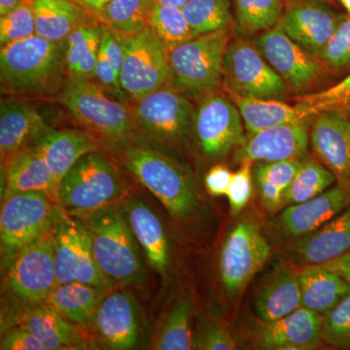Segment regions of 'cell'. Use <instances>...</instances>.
Returning <instances> with one entry per match:
<instances>
[{
	"instance_id": "6da1fadb",
	"label": "cell",
	"mask_w": 350,
	"mask_h": 350,
	"mask_svg": "<svg viewBox=\"0 0 350 350\" xmlns=\"http://www.w3.org/2000/svg\"><path fill=\"white\" fill-rule=\"evenodd\" d=\"M125 169L174 217L186 219L199 206L192 174L181 163L137 135L109 146Z\"/></svg>"
},
{
	"instance_id": "7a4b0ae2",
	"label": "cell",
	"mask_w": 350,
	"mask_h": 350,
	"mask_svg": "<svg viewBox=\"0 0 350 350\" xmlns=\"http://www.w3.org/2000/svg\"><path fill=\"white\" fill-rule=\"evenodd\" d=\"M64 42L33 36L0 50L2 92L22 98L57 94L68 79Z\"/></svg>"
},
{
	"instance_id": "3957f363",
	"label": "cell",
	"mask_w": 350,
	"mask_h": 350,
	"mask_svg": "<svg viewBox=\"0 0 350 350\" xmlns=\"http://www.w3.org/2000/svg\"><path fill=\"white\" fill-rule=\"evenodd\" d=\"M89 230L94 260L114 285L142 286L146 271L138 243L121 202L81 217Z\"/></svg>"
},
{
	"instance_id": "277c9868",
	"label": "cell",
	"mask_w": 350,
	"mask_h": 350,
	"mask_svg": "<svg viewBox=\"0 0 350 350\" xmlns=\"http://www.w3.org/2000/svg\"><path fill=\"white\" fill-rule=\"evenodd\" d=\"M57 100L76 123L108 146L137 133L133 103L113 96L94 80L66 79Z\"/></svg>"
},
{
	"instance_id": "5b68a950",
	"label": "cell",
	"mask_w": 350,
	"mask_h": 350,
	"mask_svg": "<svg viewBox=\"0 0 350 350\" xmlns=\"http://www.w3.org/2000/svg\"><path fill=\"white\" fill-rule=\"evenodd\" d=\"M129 186L119 167L100 149L82 156L64 177L57 204L81 218L96 209L122 202Z\"/></svg>"
},
{
	"instance_id": "8992f818",
	"label": "cell",
	"mask_w": 350,
	"mask_h": 350,
	"mask_svg": "<svg viewBox=\"0 0 350 350\" xmlns=\"http://www.w3.org/2000/svg\"><path fill=\"white\" fill-rule=\"evenodd\" d=\"M230 29L193 38L169 53L167 86L187 98H202L222 84Z\"/></svg>"
},
{
	"instance_id": "52a82bcc",
	"label": "cell",
	"mask_w": 350,
	"mask_h": 350,
	"mask_svg": "<svg viewBox=\"0 0 350 350\" xmlns=\"http://www.w3.org/2000/svg\"><path fill=\"white\" fill-rule=\"evenodd\" d=\"M52 228L57 284L81 282L105 289L115 286L94 260L91 234L81 218L57 204Z\"/></svg>"
},
{
	"instance_id": "ba28073f",
	"label": "cell",
	"mask_w": 350,
	"mask_h": 350,
	"mask_svg": "<svg viewBox=\"0 0 350 350\" xmlns=\"http://www.w3.org/2000/svg\"><path fill=\"white\" fill-rule=\"evenodd\" d=\"M2 202L0 247L6 271L21 251L52 228L57 204L42 192L19 193Z\"/></svg>"
},
{
	"instance_id": "9c48e42d",
	"label": "cell",
	"mask_w": 350,
	"mask_h": 350,
	"mask_svg": "<svg viewBox=\"0 0 350 350\" xmlns=\"http://www.w3.org/2000/svg\"><path fill=\"white\" fill-rule=\"evenodd\" d=\"M223 86L230 96L282 100L289 93L286 82L269 66L257 45L236 39L226 50Z\"/></svg>"
},
{
	"instance_id": "30bf717a",
	"label": "cell",
	"mask_w": 350,
	"mask_h": 350,
	"mask_svg": "<svg viewBox=\"0 0 350 350\" xmlns=\"http://www.w3.org/2000/svg\"><path fill=\"white\" fill-rule=\"evenodd\" d=\"M138 131L165 147L183 146L195 131L196 112L187 96L165 86L133 103Z\"/></svg>"
},
{
	"instance_id": "8fae6325",
	"label": "cell",
	"mask_w": 350,
	"mask_h": 350,
	"mask_svg": "<svg viewBox=\"0 0 350 350\" xmlns=\"http://www.w3.org/2000/svg\"><path fill=\"white\" fill-rule=\"evenodd\" d=\"M5 271V291L20 305L44 303L57 285L53 228L21 251Z\"/></svg>"
},
{
	"instance_id": "7c38bea8",
	"label": "cell",
	"mask_w": 350,
	"mask_h": 350,
	"mask_svg": "<svg viewBox=\"0 0 350 350\" xmlns=\"http://www.w3.org/2000/svg\"><path fill=\"white\" fill-rule=\"evenodd\" d=\"M122 41L125 57L120 84L129 100L135 103L167 86L169 53L150 27Z\"/></svg>"
},
{
	"instance_id": "4fadbf2b",
	"label": "cell",
	"mask_w": 350,
	"mask_h": 350,
	"mask_svg": "<svg viewBox=\"0 0 350 350\" xmlns=\"http://www.w3.org/2000/svg\"><path fill=\"white\" fill-rule=\"evenodd\" d=\"M243 120L231 98L216 93L200 100L196 111L195 133L202 153L220 160L245 142Z\"/></svg>"
},
{
	"instance_id": "5bb4252c",
	"label": "cell",
	"mask_w": 350,
	"mask_h": 350,
	"mask_svg": "<svg viewBox=\"0 0 350 350\" xmlns=\"http://www.w3.org/2000/svg\"><path fill=\"white\" fill-rule=\"evenodd\" d=\"M269 255L271 246L256 224L244 221L232 230L219 260L221 282L229 296L241 293Z\"/></svg>"
},
{
	"instance_id": "9a60e30c",
	"label": "cell",
	"mask_w": 350,
	"mask_h": 350,
	"mask_svg": "<svg viewBox=\"0 0 350 350\" xmlns=\"http://www.w3.org/2000/svg\"><path fill=\"white\" fill-rule=\"evenodd\" d=\"M256 45L269 66L296 93H305L323 77V63L292 40L280 23L258 36Z\"/></svg>"
},
{
	"instance_id": "2e32d148",
	"label": "cell",
	"mask_w": 350,
	"mask_h": 350,
	"mask_svg": "<svg viewBox=\"0 0 350 350\" xmlns=\"http://www.w3.org/2000/svg\"><path fill=\"white\" fill-rule=\"evenodd\" d=\"M345 17L324 0H289L280 24L292 40L319 57Z\"/></svg>"
},
{
	"instance_id": "e0dca14e",
	"label": "cell",
	"mask_w": 350,
	"mask_h": 350,
	"mask_svg": "<svg viewBox=\"0 0 350 350\" xmlns=\"http://www.w3.org/2000/svg\"><path fill=\"white\" fill-rule=\"evenodd\" d=\"M91 324L105 349H135L142 334V315L135 296L125 290H109Z\"/></svg>"
},
{
	"instance_id": "ac0fdd59",
	"label": "cell",
	"mask_w": 350,
	"mask_h": 350,
	"mask_svg": "<svg viewBox=\"0 0 350 350\" xmlns=\"http://www.w3.org/2000/svg\"><path fill=\"white\" fill-rule=\"evenodd\" d=\"M308 120L250 133L245 142L237 149L236 160L269 163L303 159L310 140Z\"/></svg>"
},
{
	"instance_id": "d6986e66",
	"label": "cell",
	"mask_w": 350,
	"mask_h": 350,
	"mask_svg": "<svg viewBox=\"0 0 350 350\" xmlns=\"http://www.w3.org/2000/svg\"><path fill=\"white\" fill-rule=\"evenodd\" d=\"M310 144L320 162L350 189V118L344 113L324 111L314 117Z\"/></svg>"
},
{
	"instance_id": "ffe728a7",
	"label": "cell",
	"mask_w": 350,
	"mask_h": 350,
	"mask_svg": "<svg viewBox=\"0 0 350 350\" xmlns=\"http://www.w3.org/2000/svg\"><path fill=\"white\" fill-rule=\"evenodd\" d=\"M349 206L350 189L338 183L313 199L290 204L278 216L276 225L286 238H303L317 231Z\"/></svg>"
},
{
	"instance_id": "44dd1931",
	"label": "cell",
	"mask_w": 350,
	"mask_h": 350,
	"mask_svg": "<svg viewBox=\"0 0 350 350\" xmlns=\"http://www.w3.org/2000/svg\"><path fill=\"white\" fill-rule=\"evenodd\" d=\"M261 322L255 333L262 349H312L322 340L323 317L304 306L282 319Z\"/></svg>"
},
{
	"instance_id": "7402d4cb",
	"label": "cell",
	"mask_w": 350,
	"mask_h": 350,
	"mask_svg": "<svg viewBox=\"0 0 350 350\" xmlns=\"http://www.w3.org/2000/svg\"><path fill=\"white\" fill-rule=\"evenodd\" d=\"M50 126L33 103L25 98H5L0 105V154L5 163L31 146Z\"/></svg>"
},
{
	"instance_id": "603a6c76",
	"label": "cell",
	"mask_w": 350,
	"mask_h": 350,
	"mask_svg": "<svg viewBox=\"0 0 350 350\" xmlns=\"http://www.w3.org/2000/svg\"><path fill=\"white\" fill-rule=\"evenodd\" d=\"M121 204L149 266L162 278H167L172 253L169 237L162 220L137 196L129 195Z\"/></svg>"
},
{
	"instance_id": "cb8c5ba5",
	"label": "cell",
	"mask_w": 350,
	"mask_h": 350,
	"mask_svg": "<svg viewBox=\"0 0 350 350\" xmlns=\"http://www.w3.org/2000/svg\"><path fill=\"white\" fill-rule=\"evenodd\" d=\"M350 250V206L317 231L300 238L291 247L295 262L319 265L342 256Z\"/></svg>"
},
{
	"instance_id": "d4e9b609",
	"label": "cell",
	"mask_w": 350,
	"mask_h": 350,
	"mask_svg": "<svg viewBox=\"0 0 350 350\" xmlns=\"http://www.w3.org/2000/svg\"><path fill=\"white\" fill-rule=\"evenodd\" d=\"M33 144L49 167L57 189L82 156L100 149L93 135L88 131L72 129H48Z\"/></svg>"
},
{
	"instance_id": "484cf974",
	"label": "cell",
	"mask_w": 350,
	"mask_h": 350,
	"mask_svg": "<svg viewBox=\"0 0 350 350\" xmlns=\"http://www.w3.org/2000/svg\"><path fill=\"white\" fill-rule=\"evenodd\" d=\"M1 165L6 181L2 200L19 193L42 192L57 204L59 189L49 167L36 145L32 144L18 152Z\"/></svg>"
},
{
	"instance_id": "4316f807",
	"label": "cell",
	"mask_w": 350,
	"mask_h": 350,
	"mask_svg": "<svg viewBox=\"0 0 350 350\" xmlns=\"http://www.w3.org/2000/svg\"><path fill=\"white\" fill-rule=\"evenodd\" d=\"M15 320V325L31 332L46 350L87 349L79 327L47 304L25 306Z\"/></svg>"
},
{
	"instance_id": "83f0119b",
	"label": "cell",
	"mask_w": 350,
	"mask_h": 350,
	"mask_svg": "<svg viewBox=\"0 0 350 350\" xmlns=\"http://www.w3.org/2000/svg\"><path fill=\"white\" fill-rule=\"evenodd\" d=\"M301 306L299 273L288 267L276 269L260 288L254 300L255 314L264 322L282 319Z\"/></svg>"
},
{
	"instance_id": "f1b7e54d",
	"label": "cell",
	"mask_w": 350,
	"mask_h": 350,
	"mask_svg": "<svg viewBox=\"0 0 350 350\" xmlns=\"http://www.w3.org/2000/svg\"><path fill=\"white\" fill-rule=\"evenodd\" d=\"M103 25L93 15L64 40V62L68 79L94 80Z\"/></svg>"
},
{
	"instance_id": "f546056e",
	"label": "cell",
	"mask_w": 350,
	"mask_h": 350,
	"mask_svg": "<svg viewBox=\"0 0 350 350\" xmlns=\"http://www.w3.org/2000/svg\"><path fill=\"white\" fill-rule=\"evenodd\" d=\"M301 306L324 315L350 294V286L337 273L320 265L306 266L299 273Z\"/></svg>"
},
{
	"instance_id": "4dcf8cb0",
	"label": "cell",
	"mask_w": 350,
	"mask_h": 350,
	"mask_svg": "<svg viewBox=\"0 0 350 350\" xmlns=\"http://www.w3.org/2000/svg\"><path fill=\"white\" fill-rule=\"evenodd\" d=\"M111 289L81 282L57 284L44 303L75 325H88L105 295Z\"/></svg>"
},
{
	"instance_id": "1f68e13d",
	"label": "cell",
	"mask_w": 350,
	"mask_h": 350,
	"mask_svg": "<svg viewBox=\"0 0 350 350\" xmlns=\"http://www.w3.org/2000/svg\"><path fill=\"white\" fill-rule=\"evenodd\" d=\"M36 36L63 43L92 14L71 0H34Z\"/></svg>"
},
{
	"instance_id": "d6a6232c",
	"label": "cell",
	"mask_w": 350,
	"mask_h": 350,
	"mask_svg": "<svg viewBox=\"0 0 350 350\" xmlns=\"http://www.w3.org/2000/svg\"><path fill=\"white\" fill-rule=\"evenodd\" d=\"M154 5L153 0H110L94 17L117 38L124 40L149 27Z\"/></svg>"
},
{
	"instance_id": "836d02e7",
	"label": "cell",
	"mask_w": 350,
	"mask_h": 350,
	"mask_svg": "<svg viewBox=\"0 0 350 350\" xmlns=\"http://www.w3.org/2000/svg\"><path fill=\"white\" fill-rule=\"evenodd\" d=\"M192 301L188 297L175 301L155 332L151 349L157 350L195 349L192 331Z\"/></svg>"
},
{
	"instance_id": "e575fe53",
	"label": "cell",
	"mask_w": 350,
	"mask_h": 350,
	"mask_svg": "<svg viewBox=\"0 0 350 350\" xmlns=\"http://www.w3.org/2000/svg\"><path fill=\"white\" fill-rule=\"evenodd\" d=\"M238 107L244 126L248 133L301 121L300 111L296 105H290L280 100H257L230 96Z\"/></svg>"
},
{
	"instance_id": "d590c367",
	"label": "cell",
	"mask_w": 350,
	"mask_h": 350,
	"mask_svg": "<svg viewBox=\"0 0 350 350\" xmlns=\"http://www.w3.org/2000/svg\"><path fill=\"white\" fill-rule=\"evenodd\" d=\"M301 165V159L258 163L255 169L258 190L262 204L271 213H275L284 204L283 196L298 174Z\"/></svg>"
},
{
	"instance_id": "8d00e7d4",
	"label": "cell",
	"mask_w": 350,
	"mask_h": 350,
	"mask_svg": "<svg viewBox=\"0 0 350 350\" xmlns=\"http://www.w3.org/2000/svg\"><path fill=\"white\" fill-rule=\"evenodd\" d=\"M337 180L336 175L323 163L304 157L298 174L283 196L284 204H300L313 199L330 189Z\"/></svg>"
},
{
	"instance_id": "74e56055",
	"label": "cell",
	"mask_w": 350,
	"mask_h": 350,
	"mask_svg": "<svg viewBox=\"0 0 350 350\" xmlns=\"http://www.w3.org/2000/svg\"><path fill=\"white\" fill-rule=\"evenodd\" d=\"M234 21L246 36L273 29L280 23L284 0H234Z\"/></svg>"
},
{
	"instance_id": "f35d334b",
	"label": "cell",
	"mask_w": 350,
	"mask_h": 350,
	"mask_svg": "<svg viewBox=\"0 0 350 350\" xmlns=\"http://www.w3.org/2000/svg\"><path fill=\"white\" fill-rule=\"evenodd\" d=\"M182 10L195 38L230 29L232 25L230 0H189Z\"/></svg>"
},
{
	"instance_id": "ab89813d",
	"label": "cell",
	"mask_w": 350,
	"mask_h": 350,
	"mask_svg": "<svg viewBox=\"0 0 350 350\" xmlns=\"http://www.w3.org/2000/svg\"><path fill=\"white\" fill-rule=\"evenodd\" d=\"M149 27L167 53L195 38L183 10L176 7L154 5Z\"/></svg>"
},
{
	"instance_id": "60d3db41",
	"label": "cell",
	"mask_w": 350,
	"mask_h": 350,
	"mask_svg": "<svg viewBox=\"0 0 350 350\" xmlns=\"http://www.w3.org/2000/svg\"><path fill=\"white\" fill-rule=\"evenodd\" d=\"M295 105L304 119L314 118L324 111L344 113L350 118V72L327 90L299 96Z\"/></svg>"
},
{
	"instance_id": "b9f144b4",
	"label": "cell",
	"mask_w": 350,
	"mask_h": 350,
	"mask_svg": "<svg viewBox=\"0 0 350 350\" xmlns=\"http://www.w3.org/2000/svg\"><path fill=\"white\" fill-rule=\"evenodd\" d=\"M33 3L23 4L0 16V45L24 40L36 36Z\"/></svg>"
},
{
	"instance_id": "7bdbcfd3",
	"label": "cell",
	"mask_w": 350,
	"mask_h": 350,
	"mask_svg": "<svg viewBox=\"0 0 350 350\" xmlns=\"http://www.w3.org/2000/svg\"><path fill=\"white\" fill-rule=\"evenodd\" d=\"M322 340L331 347H350V294L324 315Z\"/></svg>"
},
{
	"instance_id": "ee69618b",
	"label": "cell",
	"mask_w": 350,
	"mask_h": 350,
	"mask_svg": "<svg viewBox=\"0 0 350 350\" xmlns=\"http://www.w3.org/2000/svg\"><path fill=\"white\" fill-rule=\"evenodd\" d=\"M319 59L332 70L350 71V16L338 25Z\"/></svg>"
},
{
	"instance_id": "f6af8a7d",
	"label": "cell",
	"mask_w": 350,
	"mask_h": 350,
	"mask_svg": "<svg viewBox=\"0 0 350 350\" xmlns=\"http://www.w3.org/2000/svg\"><path fill=\"white\" fill-rule=\"evenodd\" d=\"M241 167L232 174L227 196L232 213L236 215L247 206L253 192L252 162L243 161Z\"/></svg>"
},
{
	"instance_id": "bcb514c9",
	"label": "cell",
	"mask_w": 350,
	"mask_h": 350,
	"mask_svg": "<svg viewBox=\"0 0 350 350\" xmlns=\"http://www.w3.org/2000/svg\"><path fill=\"white\" fill-rule=\"evenodd\" d=\"M237 342L225 327L217 323H207L195 335V349L232 350Z\"/></svg>"
},
{
	"instance_id": "7dc6e473",
	"label": "cell",
	"mask_w": 350,
	"mask_h": 350,
	"mask_svg": "<svg viewBox=\"0 0 350 350\" xmlns=\"http://www.w3.org/2000/svg\"><path fill=\"white\" fill-rule=\"evenodd\" d=\"M1 350H46L31 332L24 327L15 325L5 331L0 344Z\"/></svg>"
},
{
	"instance_id": "c3c4849f",
	"label": "cell",
	"mask_w": 350,
	"mask_h": 350,
	"mask_svg": "<svg viewBox=\"0 0 350 350\" xmlns=\"http://www.w3.org/2000/svg\"><path fill=\"white\" fill-rule=\"evenodd\" d=\"M100 50L103 51V54L105 55L109 63L120 76L124 57H125L123 41L117 38L105 25H103V34H101Z\"/></svg>"
},
{
	"instance_id": "681fc988",
	"label": "cell",
	"mask_w": 350,
	"mask_h": 350,
	"mask_svg": "<svg viewBox=\"0 0 350 350\" xmlns=\"http://www.w3.org/2000/svg\"><path fill=\"white\" fill-rule=\"evenodd\" d=\"M232 174L224 165H216L207 172L204 177V185L207 192L214 197L227 194L231 183Z\"/></svg>"
},
{
	"instance_id": "f907efd6",
	"label": "cell",
	"mask_w": 350,
	"mask_h": 350,
	"mask_svg": "<svg viewBox=\"0 0 350 350\" xmlns=\"http://www.w3.org/2000/svg\"><path fill=\"white\" fill-rule=\"evenodd\" d=\"M333 273H337L342 280L347 282L350 286V250L342 256L331 260V261L319 264Z\"/></svg>"
},
{
	"instance_id": "816d5d0a",
	"label": "cell",
	"mask_w": 350,
	"mask_h": 350,
	"mask_svg": "<svg viewBox=\"0 0 350 350\" xmlns=\"http://www.w3.org/2000/svg\"><path fill=\"white\" fill-rule=\"evenodd\" d=\"M75 2L76 4L83 7L85 10L88 11L92 15H94L103 8V6L107 5L110 0H71Z\"/></svg>"
},
{
	"instance_id": "f5cc1de1",
	"label": "cell",
	"mask_w": 350,
	"mask_h": 350,
	"mask_svg": "<svg viewBox=\"0 0 350 350\" xmlns=\"http://www.w3.org/2000/svg\"><path fill=\"white\" fill-rule=\"evenodd\" d=\"M34 0H0V16L10 12L16 7L23 4L33 3Z\"/></svg>"
},
{
	"instance_id": "db71d44e",
	"label": "cell",
	"mask_w": 350,
	"mask_h": 350,
	"mask_svg": "<svg viewBox=\"0 0 350 350\" xmlns=\"http://www.w3.org/2000/svg\"><path fill=\"white\" fill-rule=\"evenodd\" d=\"M189 0H153L155 5L176 7V8H183Z\"/></svg>"
},
{
	"instance_id": "11a10c76",
	"label": "cell",
	"mask_w": 350,
	"mask_h": 350,
	"mask_svg": "<svg viewBox=\"0 0 350 350\" xmlns=\"http://www.w3.org/2000/svg\"><path fill=\"white\" fill-rule=\"evenodd\" d=\"M338 1H340V4L344 6L347 14L350 16V0H338Z\"/></svg>"
}]
</instances>
